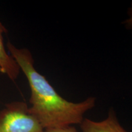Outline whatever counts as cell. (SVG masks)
<instances>
[{
	"mask_svg": "<svg viewBox=\"0 0 132 132\" xmlns=\"http://www.w3.org/2000/svg\"><path fill=\"white\" fill-rule=\"evenodd\" d=\"M8 52L25 75L31 90L29 111L45 130L80 124L84 115L95 106L96 98L89 97L80 102H72L57 93L45 77L34 67L32 53L26 48H17L10 41Z\"/></svg>",
	"mask_w": 132,
	"mask_h": 132,
	"instance_id": "6da1fadb",
	"label": "cell"
},
{
	"mask_svg": "<svg viewBox=\"0 0 132 132\" xmlns=\"http://www.w3.org/2000/svg\"><path fill=\"white\" fill-rule=\"evenodd\" d=\"M0 132H45L22 101L7 103L0 111Z\"/></svg>",
	"mask_w": 132,
	"mask_h": 132,
	"instance_id": "7a4b0ae2",
	"label": "cell"
},
{
	"mask_svg": "<svg viewBox=\"0 0 132 132\" xmlns=\"http://www.w3.org/2000/svg\"><path fill=\"white\" fill-rule=\"evenodd\" d=\"M80 127L82 132H127L112 110H110L106 118L100 121L85 118L80 123Z\"/></svg>",
	"mask_w": 132,
	"mask_h": 132,
	"instance_id": "3957f363",
	"label": "cell"
},
{
	"mask_svg": "<svg viewBox=\"0 0 132 132\" xmlns=\"http://www.w3.org/2000/svg\"><path fill=\"white\" fill-rule=\"evenodd\" d=\"M7 32L6 27L0 21V72L5 74L10 80L14 81L21 70L15 59L5 48L3 34Z\"/></svg>",
	"mask_w": 132,
	"mask_h": 132,
	"instance_id": "277c9868",
	"label": "cell"
},
{
	"mask_svg": "<svg viewBox=\"0 0 132 132\" xmlns=\"http://www.w3.org/2000/svg\"><path fill=\"white\" fill-rule=\"evenodd\" d=\"M123 25L126 28L132 30V3L127 12V17L123 21Z\"/></svg>",
	"mask_w": 132,
	"mask_h": 132,
	"instance_id": "5b68a950",
	"label": "cell"
},
{
	"mask_svg": "<svg viewBox=\"0 0 132 132\" xmlns=\"http://www.w3.org/2000/svg\"><path fill=\"white\" fill-rule=\"evenodd\" d=\"M45 132H78V131L73 126H68L62 128L47 129Z\"/></svg>",
	"mask_w": 132,
	"mask_h": 132,
	"instance_id": "8992f818",
	"label": "cell"
},
{
	"mask_svg": "<svg viewBox=\"0 0 132 132\" xmlns=\"http://www.w3.org/2000/svg\"><path fill=\"white\" fill-rule=\"evenodd\" d=\"M131 31H132V30H131Z\"/></svg>",
	"mask_w": 132,
	"mask_h": 132,
	"instance_id": "52a82bcc",
	"label": "cell"
}]
</instances>
